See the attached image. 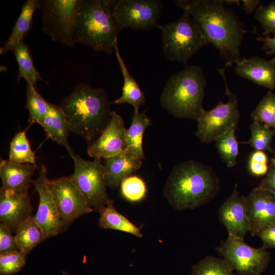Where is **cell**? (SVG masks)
<instances>
[{
    "label": "cell",
    "instance_id": "obj_30",
    "mask_svg": "<svg viewBox=\"0 0 275 275\" xmlns=\"http://www.w3.org/2000/svg\"><path fill=\"white\" fill-rule=\"evenodd\" d=\"M236 129H230L215 141V147L221 158L229 168L236 164L239 153L238 142L235 134Z\"/></svg>",
    "mask_w": 275,
    "mask_h": 275
},
{
    "label": "cell",
    "instance_id": "obj_22",
    "mask_svg": "<svg viewBox=\"0 0 275 275\" xmlns=\"http://www.w3.org/2000/svg\"><path fill=\"white\" fill-rule=\"evenodd\" d=\"M147 110L140 113L134 109L130 127L125 132L126 147L124 151L143 160L145 155L143 148V138L147 127L151 125L149 118L146 115Z\"/></svg>",
    "mask_w": 275,
    "mask_h": 275
},
{
    "label": "cell",
    "instance_id": "obj_14",
    "mask_svg": "<svg viewBox=\"0 0 275 275\" xmlns=\"http://www.w3.org/2000/svg\"><path fill=\"white\" fill-rule=\"evenodd\" d=\"M126 130L122 116L112 111L110 121L106 127L95 141L89 144L88 155L94 158L105 159L124 151Z\"/></svg>",
    "mask_w": 275,
    "mask_h": 275
},
{
    "label": "cell",
    "instance_id": "obj_8",
    "mask_svg": "<svg viewBox=\"0 0 275 275\" xmlns=\"http://www.w3.org/2000/svg\"><path fill=\"white\" fill-rule=\"evenodd\" d=\"M74 166L71 178L85 197L89 207L98 212L109 201L106 191L104 166L101 158L87 160L68 151Z\"/></svg>",
    "mask_w": 275,
    "mask_h": 275
},
{
    "label": "cell",
    "instance_id": "obj_42",
    "mask_svg": "<svg viewBox=\"0 0 275 275\" xmlns=\"http://www.w3.org/2000/svg\"><path fill=\"white\" fill-rule=\"evenodd\" d=\"M242 9L246 13L250 14L257 10L260 5L259 0H242Z\"/></svg>",
    "mask_w": 275,
    "mask_h": 275
},
{
    "label": "cell",
    "instance_id": "obj_28",
    "mask_svg": "<svg viewBox=\"0 0 275 275\" xmlns=\"http://www.w3.org/2000/svg\"><path fill=\"white\" fill-rule=\"evenodd\" d=\"M225 259L207 256L193 265L191 275H237Z\"/></svg>",
    "mask_w": 275,
    "mask_h": 275
},
{
    "label": "cell",
    "instance_id": "obj_33",
    "mask_svg": "<svg viewBox=\"0 0 275 275\" xmlns=\"http://www.w3.org/2000/svg\"><path fill=\"white\" fill-rule=\"evenodd\" d=\"M253 121L275 129V93L269 90L252 112Z\"/></svg>",
    "mask_w": 275,
    "mask_h": 275
},
{
    "label": "cell",
    "instance_id": "obj_31",
    "mask_svg": "<svg viewBox=\"0 0 275 275\" xmlns=\"http://www.w3.org/2000/svg\"><path fill=\"white\" fill-rule=\"evenodd\" d=\"M250 129L251 138L248 141L241 143L248 144L255 150L274 153L271 145L272 139L275 136V129L255 121L250 125Z\"/></svg>",
    "mask_w": 275,
    "mask_h": 275
},
{
    "label": "cell",
    "instance_id": "obj_38",
    "mask_svg": "<svg viewBox=\"0 0 275 275\" xmlns=\"http://www.w3.org/2000/svg\"><path fill=\"white\" fill-rule=\"evenodd\" d=\"M10 229L3 224H0V255L19 251L15 237Z\"/></svg>",
    "mask_w": 275,
    "mask_h": 275
},
{
    "label": "cell",
    "instance_id": "obj_7",
    "mask_svg": "<svg viewBox=\"0 0 275 275\" xmlns=\"http://www.w3.org/2000/svg\"><path fill=\"white\" fill-rule=\"evenodd\" d=\"M226 67L218 69L226 87V95L228 101L224 103L220 100L217 104L210 111H204L197 120L196 137L204 144H209L232 128H237L240 115L238 99L228 87L225 75Z\"/></svg>",
    "mask_w": 275,
    "mask_h": 275
},
{
    "label": "cell",
    "instance_id": "obj_21",
    "mask_svg": "<svg viewBox=\"0 0 275 275\" xmlns=\"http://www.w3.org/2000/svg\"><path fill=\"white\" fill-rule=\"evenodd\" d=\"M40 0H28L24 2L9 37L1 47V54L12 51L14 46L28 34L32 28L33 14L37 9H40Z\"/></svg>",
    "mask_w": 275,
    "mask_h": 275
},
{
    "label": "cell",
    "instance_id": "obj_19",
    "mask_svg": "<svg viewBox=\"0 0 275 275\" xmlns=\"http://www.w3.org/2000/svg\"><path fill=\"white\" fill-rule=\"evenodd\" d=\"M37 167V164H18L1 159L2 187L17 194H28L30 184L33 181L32 176Z\"/></svg>",
    "mask_w": 275,
    "mask_h": 275
},
{
    "label": "cell",
    "instance_id": "obj_25",
    "mask_svg": "<svg viewBox=\"0 0 275 275\" xmlns=\"http://www.w3.org/2000/svg\"><path fill=\"white\" fill-rule=\"evenodd\" d=\"M98 212L100 228L126 232L138 237L143 236L140 229L115 209L113 200H109Z\"/></svg>",
    "mask_w": 275,
    "mask_h": 275
},
{
    "label": "cell",
    "instance_id": "obj_16",
    "mask_svg": "<svg viewBox=\"0 0 275 275\" xmlns=\"http://www.w3.org/2000/svg\"><path fill=\"white\" fill-rule=\"evenodd\" d=\"M250 233L256 235L261 228L275 224V195L271 191L254 188L245 197Z\"/></svg>",
    "mask_w": 275,
    "mask_h": 275
},
{
    "label": "cell",
    "instance_id": "obj_2",
    "mask_svg": "<svg viewBox=\"0 0 275 275\" xmlns=\"http://www.w3.org/2000/svg\"><path fill=\"white\" fill-rule=\"evenodd\" d=\"M220 189L219 179L209 166L194 160L181 161L172 169L163 195L175 209H195L211 201Z\"/></svg>",
    "mask_w": 275,
    "mask_h": 275
},
{
    "label": "cell",
    "instance_id": "obj_39",
    "mask_svg": "<svg viewBox=\"0 0 275 275\" xmlns=\"http://www.w3.org/2000/svg\"><path fill=\"white\" fill-rule=\"evenodd\" d=\"M262 241V248L275 249V224L260 229L256 234Z\"/></svg>",
    "mask_w": 275,
    "mask_h": 275
},
{
    "label": "cell",
    "instance_id": "obj_32",
    "mask_svg": "<svg viewBox=\"0 0 275 275\" xmlns=\"http://www.w3.org/2000/svg\"><path fill=\"white\" fill-rule=\"evenodd\" d=\"M26 108L29 113V121L42 126L49 107V102L45 100L36 91L35 85L26 84Z\"/></svg>",
    "mask_w": 275,
    "mask_h": 275
},
{
    "label": "cell",
    "instance_id": "obj_1",
    "mask_svg": "<svg viewBox=\"0 0 275 275\" xmlns=\"http://www.w3.org/2000/svg\"><path fill=\"white\" fill-rule=\"evenodd\" d=\"M176 6L187 12L199 26L209 43L226 61V67L242 58L240 47L248 31L224 0H176Z\"/></svg>",
    "mask_w": 275,
    "mask_h": 275
},
{
    "label": "cell",
    "instance_id": "obj_41",
    "mask_svg": "<svg viewBox=\"0 0 275 275\" xmlns=\"http://www.w3.org/2000/svg\"><path fill=\"white\" fill-rule=\"evenodd\" d=\"M253 31V32L257 35L256 39L263 42L262 49L266 51V53L268 55L273 54L275 57V35L273 37L261 36L257 33L255 27Z\"/></svg>",
    "mask_w": 275,
    "mask_h": 275
},
{
    "label": "cell",
    "instance_id": "obj_37",
    "mask_svg": "<svg viewBox=\"0 0 275 275\" xmlns=\"http://www.w3.org/2000/svg\"><path fill=\"white\" fill-rule=\"evenodd\" d=\"M268 158L263 151L255 150L248 160V170L249 173L256 177L266 175L268 170Z\"/></svg>",
    "mask_w": 275,
    "mask_h": 275
},
{
    "label": "cell",
    "instance_id": "obj_27",
    "mask_svg": "<svg viewBox=\"0 0 275 275\" xmlns=\"http://www.w3.org/2000/svg\"><path fill=\"white\" fill-rule=\"evenodd\" d=\"M18 65L17 80L23 78L27 83L35 85L37 81L42 80L46 83L40 73L35 68L32 60L31 51L23 39L19 41L12 50Z\"/></svg>",
    "mask_w": 275,
    "mask_h": 275
},
{
    "label": "cell",
    "instance_id": "obj_3",
    "mask_svg": "<svg viewBox=\"0 0 275 275\" xmlns=\"http://www.w3.org/2000/svg\"><path fill=\"white\" fill-rule=\"evenodd\" d=\"M110 104L104 89L81 84L64 98L60 107L70 130L90 144L109 122Z\"/></svg>",
    "mask_w": 275,
    "mask_h": 275
},
{
    "label": "cell",
    "instance_id": "obj_44",
    "mask_svg": "<svg viewBox=\"0 0 275 275\" xmlns=\"http://www.w3.org/2000/svg\"><path fill=\"white\" fill-rule=\"evenodd\" d=\"M274 157H275V147H274Z\"/></svg>",
    "mask_w": 275,
    "mask_h": 275
},
{
    "label": "cell",
    "instance_id": "obj_40",
    "mask_svg": "<svg viewBox=\"0 0 275 275\" xmlns=\"http://www.w3.org/2000/svg\"><path fill=\"white\" fill-rule=\"evenodd\" d=\"M258 187L268 190L275 195V157L272 158L268 166V170Z\"/></svg>",
    "mask_w": 275,
    "mask_h": 275
},
{
    "label": "cell",
    "instance_id": "obj_11",
    "mask_svg": "<svg viewBox=\"0 0 275 275\" xmlns=\"http://www.w3.org/2000/svg\"><path fill=\"white\" fill-rule=\"evenodd\" d=\"M216 250L237 275H261L267 267L270 259V254L267 250L251 246L243 240L230 236L223 241Z\"/></svg>",
    "mask_w": 275,
    "mask_h": 275
},
{
    "label": "cell",
    "instance_id": "obj_35",
    "mask_svg": "<svg viewBox=\"0 0 275 275\" xmlns=\"http://www.w3.org/2000/svg\"><path fill=\"white\" fill-rule=\"evenodd\" d=\"M26 255L20 251L0 255V273L13 275L24 266Z\"/></svg>",
    "mask_w": 275,
    "mask_h": 275
},
{
    "label": "cell",
    "instance_id": "obj_17",
    "mask_svg": "<svg viewBox=\"0 0 275 275\" xmlns=\"http://www.w3.org/2000/svg\"><path fill=\"white\" fill-rule=\"evenodd\" d=\"M33 207L28 194H19L1 188L0 221L11 232L32 216Z\"/></svg>",
    "mask_w": 275,
    "mask_h": 275
},
{
    "label": "cell",
    "instance_id": "obj_23",
    "mask_svg": "<svg viewBox=\"0 0 275 275\" xmlns=\"http://www.w3.org/2000/svg\"><path fill=\"white\" fill-rule=\"evenodd\" d=\"M46 135L54 142L71 150L68 137L70 129L60 106L49 103L47 112L42 125Z\"/></svg>",
    "mask_w": 275,
    "mask_h": 275
},
{
    "label": "cell",
    "instance_id": "obj_12",
    "mask_svg": "<svg viewBox=\"0 0 275 275\" xmlns=\"http://www.w3.org/2000/svg\"><path fill=\"white\" fill-rule=\"evenodd\" d=\"M49 186L59 216L66 229L79 216L94 211L71 176L49 180Z\"/></svg>",
    "mask_w": 275,
    "mask_h": 275
},
{
    "label": "cell",
    "instance_id": "obj_6",
    "mask_svg": "<svg viewBox=\"0 0 275 275\" xmlns=\"http://www.w3.org/2000/svg\"><path fill=\"white\" fill-rule=\"evenodd\" d=\"M157 28L161 31L164 56L185 66L193 56L209 44L197 23L184 11L176 20Z\"/></svg>",
    "mask_w": 275,
    "mask_h": 275
},
{
    "label": "cell",
    "instance_id": "obj_5",
    "mask_svg": "<svg viewBox=\"0 0 275 275\" xmlns=\"http://www.w3.org/2000/svg\"><path fill=\"white\" fill-rule=\"evenodd\" d=\"M207 79L197 65L186 66L167 80L160 98L163 108L175 118L197 121L205 111Z\"/></svg>",
    "mask_w": 275,
    "mask_h": 275
},
{
    "label": "cell",
    "instance_id": "obj_9",
    "mask_svg": "<svg viewBox=\"0 0 275 275\" xmlns=\"http://www.w3.org/2000/svg\"><path fill=\"white\" fill-rule=\"evenodd\" d=\"M80 0H42V30L53 42L74 47L73 29Z\"/></svg>",
    "mask_w": 275,
    "mask_h": 275
},
{
    "label": "cell",
    "instance_id": "obj_13",
    "mask_svg": "<svg viewBox=\"0 0 275 275\" xmlns=\"http://www.w3.org/2000/svg\"><path fill=\"white\" fill-rule=\"evenodd\" d=\"M39 197L38 210L34 219L42 228L46 238L56 236L66 229L62 222L50 189L46 168L42 165L39 176L32 181Z\"/></svg>",
    "mask_w": 275,
    "mask_h": 275
},
{
    "label": "cell",
    "instance_id": "obj_45",
    "mask_svg": "<svg viewBox=\"0 0 275 275\" xmlns=\"http://www.w3.org/2000/svg\"><path fill=\"white\" fill-rule=\"evenodd\" d=\"M275 275V274H274Z\"/></svg>",
    "mask_w": 275,
    "mask_h": 275
},
{
    "label": "cell",
    "instance_id": "obj_20",
    "mask_svg": "<svg viewBox=\"0 0 275 275\" xmlns=\"http://www.w3.org/2000/svg\"><path fill=\"white\" fill-rule=\"evenodd\" d=\"M104 177L107 186L117 188L127 177L139 170L142 160L123 151L118 155L104 159Z\"/></svg>",
    "mask_w": 275,
    "mask_h": 275
},
{
    "label": "cell",
    "instance_id": "obj_26",
    "mask_svg": "<svg viewBox=\"0 0 275 275\" xmlns=\"http://www.w3.org/2000/svg\"><path fill=\"white\" fill-rule=\"evenodd\" d=\"M15 233L18 249L26 255L46 239L44 231L32 216L21 223Z\"/></svg>",
    "mask_w": 275,
    "mask_h": 275
},
{
    "label": "cell",
    "instance_id": "obj_43",
    "mask_svg": "<svg viewBox=\"0 0 275 275\" xmlns=\"http://www.w3.org/2000/svg\"><path fill=\"white\" fill-rule=\"evenodd\" d=\"M225 3H226L228 4H236L239 5L240 3L239 0H224Z\"/></svg>",
    "mask_w": 275,
    "mask_h": 275
},
{
    "label": "cell",
    "instance_id": "obj_36",
    "mask_svg": "<svg viewBox=\"0 0 275 275\" xmlns=\"http://www.w3.org/2000/svg\"><path fill=\"white\" fill-rule=\"evenodd\" d=\"M255 17L263 30L264 36L271 33L275 35V1L266 6L260 5L256 10Z\"/></svg>",
    "mask_w": 275,
    "mask_h": 275
},
{
    "label": "cell",
    "instance_id": "obj_34",
    "mask_svg": "<svg viewBox=\"0 0 275 275\" xmlns=\"http://www.w3.org/2000/svg\"><path fill=\"white\" fill-rule=\"evenodd\" d=\"M120 193L126 200L138 202L145 198L147 187L144 180L136 175H130L123 180L120 184Z\"/></svg>",
    "mask_w": 275,
    "mask_h": 275
},
{
    "label": "cell",
    "instance_id": "obj_18",
    "mask_svg": "<svg viewBox=\"0 0 275 275\" xmlns=\"http://www.w3.org/2000/svg\"><path fill=\"white\" fill-rule=\"evenodd\" d=\"M236 74L272 91L275 89V57L266 60L258 56L242 58L236 64Z\"/></svg>",
    "mask_w": 275,
    "mask_h": 275
},
{
    "label": "cell",
    "instance_id": "obj_10",
    "mask_svg": "<svg viewBox=\"0 0 275 275\" xmlns=\"http://www.w3.org/2000/svg\"><path fill=\"white\" fill-rule=\"evenodd\" d=\"M112 14L123 29L149 30L157 28L163 8L158 0H109Z\"/></svg>",
    "mask_w": 275,
    "mask_h": 275
},
{
    "label": "cell",
    "instance_id": "obj_24",
    "mask_svg": "<svg viewBox=\"0 0 275 275\" xmlns=\"http://www.w3.org/2000/svg\"><path fill=\"white\" fill-rule=\"evenodd\" d=\"M114 50L124 81L121 95L111 103L116 104L128 103L133 107L134 109H139V107L144 105L146 102L145 94L135 80L130 75L119 52L117 43L115 45Z\"/></svg>",
    "mask_w": 275,
    "mask_h": 275
},
{
    "label": "cell",
    "instance_id": "obj_29",
    "mask_svg": "<svg viewBox=\"0 0 275 275\" xmlns=\"http://www.w3.org/2000/svg\"><path fill=\"white\" fill-rule=\"evenodd\" d=\"M8 160L18 164H36V157L28 140L25 132L20 131L12 139L10 144Z\"/></svg>",
    "mask_w": 275,
    "mask_h": 275
},
{
    "label": "cell",
    "instance_id": "obj_4",
    "mask_svg": "<svg viewBox=\"0 0 275 275\" xmlns=\"http://www.w3.org/2000/svg\"><path fill=\"white\" fill-rule=\"evenodd\" d=\"M122 30L112 16L109 0H80L73 29L75 44L111 54Z\"/></svg>",
    "mask_w": 275,
    "mask_h": 275
},
{
    "label": "cell",
    "instance_id": "obj_15",
    "mask_svg": "<svg viewBox=\"0 0 275 275\" xmlns=\"http://www.w3.org/2000/svg\"><path fill=\"white\" fill-rule=\"evenodd\" d=\"M218 215L228 231V236L243 240L250 232L245 197L240 195L237 184L231 195L219 207Z\"/></svg>",
    "mask_w": 275,
    "mask_h": 275
}]
</instances>
